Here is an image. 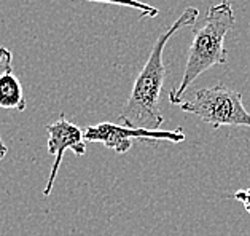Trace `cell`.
<instances>
[{"mask_svg":"<svg viewBox=\"0 0 250 236\" xmlns=\"http://www.w3.org/2000/svg\"><path fill=\"white\" fill-rule=\"evenodd\" d=\"M233 198L236 201L242 203L244 209L247 211V214H250V187L249 189H244V190H237L233 193Z\"/></svg>","mask_w":250,"mask_h":236,"instance_id":"obj_9","label":"cell"},{"mask_svg":"<svg viewBox=\"0 0 250 236\" xmlns=\"http://www.w3.org/2000/svg\"><path fill=\"white\" fill-rule=\"evenodd\" d=\"M13 72V54L5 46H0V75ZM8 153V147L5 145L2 136H0V161H2Z\"/></svg>","mask_w":250,"mask_h":236,"instance_id":"obj_8","label":"cell"},{"mask_svg":"<svg viewBox=\"0 0 250 236\" xmlns=\"http://www.w3.org/2000/svg\"><path fill=\"white\" fill-rule=\"evenodd\" d=\"M199 10L188 7L184 10L170 26L163 31L155 42L147 63L137 75L131 89L129 99L126 101L120 120L127 128H142L158 131L164 123V117L160 108V98L163 85L166 80V65L163 61L164 48L169 39L184 27H191L196 24Z\"/></svg>","mask_w":250,"mask_h":236,"instance_id":"obj_1","label":"cell"},{"mask_svg":"<svg viewBox=\"0 0 250 236\" xmlns=\"http://www.w3.org/2000/svg\"><path fill=\"white\" fill-rule=\"evenodd\" d=\"M0 108L18 112L26 110L22 85L13 72L0 75Z\"/></svg>","mask_w":250,"mask_h":236,"instance_id":"obj_6","label":"cell"},{"mask_svg":"<svg viewBox=\"0 0 250 236\" xmlns=\"http://www.w3.org/2000/svg\"><path fill=\"white\" fill-rule=\"evenodd\" d=\"M83 136L86 142H101L104 147L115 150L117 153H127L136 141H169L174 144L185 141V132L182 128L172 131H155L142 128H127L125 125H115L110 122H102L99 125L88 126V128L83 129Z\"/></svg>","mask_w":250,"mask_h":236,"instance_id":"obj_4","label":"cell"},{"mask_svg":"<svg viewBox=\"0 0 250 236\" xmlns=\"http://www.w3.org/2000/svg\"><path fill=\"white\" fill-rule=\"evenodd\" d=\"M88 2H99V3H108V5H120V7H129L134 10H139L142 16L155 18L160 15V10L151 7L148 3H142L139 0H88Z\"/></svg>","mask_w":250,"mask_h":236,"instance_id":"obj_7","label":"cell"},{"mask_svg":"<svg viewBox=\"0 0 250 236\" xmlns=\"http://www.w3.org/2000/svg\"><path fill=\"white\" fill-rule=\"evenodd\" d=\"M179 108L196 115L212 128L220 126H247L250 128V113L244 107L242 94L228 88L227 85L217 83L215 86L201 88L190 101H182Z\"/></svg>","mask_w":250,"mask_h":236,"instance_id":"obj_3","label":"cell"},{"mask_svg":"<svg viewBox=\"0 0 250 236\" xmlns=\"http://www.w3.org/2000/svg\"><path fill=\"white\" fill-rule=\"evenodd\" d=\"M234 11L228 0L212 5L207 10L203 24L193 31V40L187 54L184 77L179 86L169 93V102L179 106L184 101V94L196 78L213 65L227 63L225 37L234 27Z\"/></svg>","mask_w":250,"mask_h":236,"instance_id":"obj_2","label":"cell"},{"mask_svg":"<svg viewBox=\"0 0 250 236\" xmlns=\"http://www.w3.org/2000/svg\"><path fill=\"white\" fill-rule=\"evenodd\" d=\"M46 132H48V142H46L48 153L54 156V163L51 166L50 177H48L43 190L45 198L51 195L54 180H56L59 172V166L62 163L64 153L67 150L74 152L77 156H83L86 153V141H84L83 129L80 126L69 122L64 115H61L56 122L46 125Z\"/></svg>","mask_w":250,"mask_h":236,"instance_id":"obj_5","label":"cell"}]
</instances>
